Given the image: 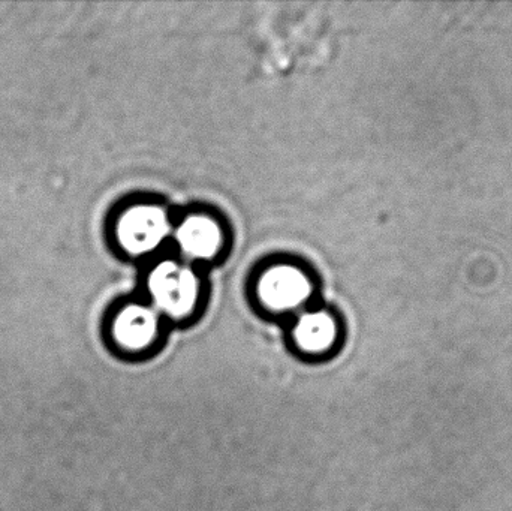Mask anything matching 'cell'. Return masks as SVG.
Listing matches in <instances>:
<instances>
[{
	"mask_svg": "<svg viewBox=\"0 0 512 511\" xmlns=\"http://www.w3.org/2000/svg\"><path fill=\"white\" fill-rule=\"evenodd\" d=\"M149 287L156 305L171 317H186L197 303V278L191 270L177 266L173 261L162 263L153 270Z\"/></svg>",
	"mask_w": 512,
	"mask_h": 511,
	"instance_id": "1",
	"label": "cell"
},
{
	"mask_svg": "<svg viewBox=\"0 0 512 511\" xmlns=\"http://www.w3.org/2000/svg\"><path fill=\"white\" fill-rule=\"evenodd\" d=\"M168 231L167 216L158 207L140 206L128 210L117 224L120 245L131 254H147Z\"/></svg>",
	"mask_w": 512,
	"mask_h": 511,
	"instance_id": "2",
	"label": "cell"
},
{
	"mask_svg": "<svg viewBox=\"0 0 512 511\" xmlns=\"http://www.w3.org/2000/svg\"><path fill=\"white\" fill-rule=\"evenodd\" d=\"M310 284L306 276L294 267H276L262 276L259 296L274 311L297 308L309 297Z\"/></svg>",
	"mask_w": 512,
	"mask_h": 511,
	"instance_id": "3",
	"label": "cell"
},
{
	"mask_svg": "<svg viewBox=\"0 0 512 511\" xmlns=\"http://www.w3.org/2000/svg\"><path fill=\"white\" fill-rule=\"evenodd\" d=\"M111 335L122 350H147L158 336V320L150 309L128 306L114 318Z\"/></svg>",
	"mask_w": 512,
	"mask_h": 511,
	"instance_id": "4",
	"label": "cell"
},
{
	"mask_svg": "<svg viewBox=\"0 0 512 511\" xmlns=\"http://www.w3.org/2000/svg\"><path fill=\"white\" fill-rule=\"evenodd\" d=\"M336 338V321L325 312L303 315L294 329L295 344L307 354L327 353Z\"/></svg>",
	"mask_w": 512,
	"mask_h": 511,
	"instance_id": "5",
	"label": "cell"
},
{
	"mask_svg": "<svg viewBox=\"0 0 512 511\" xmlns=\"http://www.w3.org/2000/svg\"><path fill=\"white\" fill-rule=\"evenodd\" d=\"M177 240L191 257L210 258L221 246V230L206 216H192L180 225Z\"/></svg>",
	"mask_w": 512,
	"mask_h": 511,
	"instance_id": "6",
	"label": "cell"
}]
</instances>
